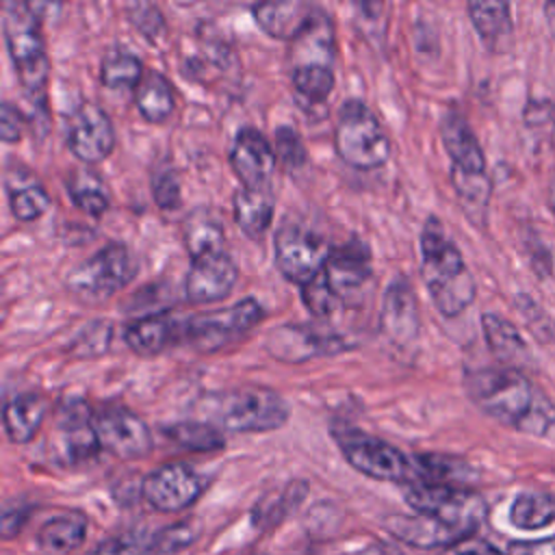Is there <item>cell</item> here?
Returning <instances> with one entry per match:
<instances>
[{
    "mask_svg": "<svg viewBox=\"0 0 555 555\" xmlns=\"http://www.w3.org/2000/svg\"><path fill=\"white\" fill-rule=\"evenodd\" d=\"M152 197L163 210L180 208L182 191L176 169H158L152 173Z\"/></svg>",
    "mask_w": 555,
    "mask_h": 555,
    "instance_id": "obj_44",
    "label": "cell"
},
{
    "mask_svg": "<svg viewBox=\"0 0 555 555\" xmlns=\"http://www.w3.org/2000/svg\"><path fill=\"white\" fill-rule=\"evenodd\" d=\"M165 436L193 453H208V451H219L225 447V438L219 427L212 423L204 421H180L173 425L165 427Z\"/></svg>",
    "mask_w": 555,
    "mask_h": 555,
    "instance_id": "obj_35",
    "label": "cell"
},
{
    "mask_svg": "<svg viewBox=\"0 0 555 555\" xmlns=\"http://www.w3.org/2000/svg\"><path fill=\"white\" fill-rule=\"evenodd\" d=\"M50 444L63 464H78L95 455L100 442L93 429V412L85 401L69 399L56 408Z\"/></svg>",
    "mask_w": 555,
    "mask_h": 555,
    "instance_id": "obj_15",
    "label": "cell"
},
{
    "mask_svg": "<svg viewBox=\"0 0 555 555\" xmlns=\"http://www.w3.org/2000/svg\"><path fill=\"white\" fill-rule=\"evenodd\" d=\"M525 121L529 128H553L555 126V106L548 100H531L525 108Z\"/></svg>",
    "mask_w": 555,
    "mask_h": 555,
    "instance_id": "obj_48",
    "label": "cell"
},
{
    "mask_svg": "<svg viewBox=\"0 0 555 555\" xmlns=\"http://www.w3.org/2000/svg\"><path fill=\"white\" fill-rule=\"evenodd\" d=\"M470 401L494 421L531 436H546L555 425V403L522 373L486 366L464 377Z\"/></svg>",
    "mask_w": 555,
    "mask_h": 555,
    "instance_id": "obj_1",
    "label": "cell"
},
{
    "mask_svg": "<svg viewBox=\"0 0 555 555\" xmlns=\"http://www.w3.org/2000/svg\"><path fill=\"white\" fill-rule=\"evenodd\" d=\"M440 137L442 145L451 158V173L464 176H483L486 173V156L483 150L470 130L464 115L457 111H447L440 119Z\"/></svg>",
    "mask_w": 555,
    "mask_h": 555,
    "instance_id": "obj_22",
    "label": "cell"
},
{
    "mask_svg": "<svg viewBox=\"0 0 555 555\" xmlns=\"http://www.w3.org/2000/svg\"><path fill=\"white\" fill-rule=\"evenodd\" d=\"M555 520V496L548 492H520L509 507V522L522 531H535Z\"/></svg>",
    "mask_w": 555,
    "mask_h": 555,
    "instance_id": "obj_34",
    "label": "cell"
},
{
    "mask_svg": "<svg viewBox=\"0 0 555 555\" xmlns=\"http://www.w3.org/2000/svg\"><path fill=\"white\" fill-rule=\"evenodd\" d=\"M173 319L169 312H152L130 321L124 327V340L130 351L139 356H156L160 353L169 340L173 338Z\"/></svg>",
    "mask_w": 555,
    "mask_h": 555,
    "instance_id": "obj_30",
    "label": "cell"
},
{
    "mask_svg": "<svg viewBox=\"0 0 555 555\" xmlns=\"http://www.w3.org/2000/svg\"><path fill=\"white\" fill-rule=\"evenodd\" d=\"M39 9V4L30 2H7L2 9L4 43L22 91L33 106H43L50 80V61L46 54Z\"/></svg>",
    "mask_w": 555,
    "mask_h": 555,
    "instance_id": "obj_4",
    "label": "cell"
},
{
    "mask_svg": "<svg viewBox=\"0 0 555 555\" xmlns=\"http://www.w3.org/2000/svg\"><path fill=\"white\" fill-rule=\"evenodd\" d=\"M182 238L191 260L225 249L223 223L210 208H195L184 217Z\"/></svg>",
    "mask_w": 555,
    "mask_h": 555,
    "instance_id": "obj_29",
    "label": "cell"
},
{
    "mask_svg": "<svg viewBox=\"0 0 555 555\" xmlns=\"http://www.w3.org/2000/svg\"><path fill=\"white\" fill-rule=\"evenodd\" d=\"M379 325L384 334L399 347H408L418 336V304L408 278L397 275L384 291Z\"/></svg>",
    "mask_w": 555,
    "mask_h": 555,
    "instance_id": "obj_19",
    "label": "cell"
},
{
    "mask_svg": "<svg viewBox=\"0 0 555 555\" xmlns=\"http://www.w3.org/2000/svg\"><path fill=\"white\" fill-rule=\"evenodd\" d=\"M262 306L254 297H245L223 310L193 317L184 325V336L195 349L210 353L247 334L262 321Z\"/></svg>",
    "mask_w": 555,
    "mask_h": 555,
    "instance_id": "obj_11",
    "label": "cell"
},
{
    "mask_svg": "<svg viewBox=\"0 0 555 555\" xmlns=\"http://www.w3.org/2000/svg\"><path fill=\"white\" fill-rule=\"evenodd\" d=\"M152 535L145 531H126L102 542L91 555H147Z\"/></svg>",
    "mask_w": 555,
    "mask_h": 555,
    "instance_id": "obj_43",
    "label": "cell"
},
{
    "mask_svg": "<svg viewBox=\"0 0 555 555\" xmlns=\"http://www.w3.org/2000/svg\"><path fill=\"white\" fill-rule=\"evenodd\" d=\"M481 330L483 338L490 347V351L496 356L501 366H509L516 371H522L533 362V356L520 336V332L501 314L486 312L481 317Z\"/></svg>",
    "mask_w": 555,
    "mask_h": 555,
    "instance_id": "obj_25",
    "label": "cell"
},
{
    "mask_svg": "<svg viewBox=\"0 0 555 555\" xmlns=\"http://www.w3.org/2000/svg\"><path fill=\"white\" fill-rule=\"evenodd\" d=\"M208 479L186 462H167L141 481V496L163 514L191 507L206 490Z\"/></svg>",
    "mask_w": 555,
    "mask_h": 555,
    "instance_id": "obj_13",
    "label": "cell"
},
{
    "mask_svg": "<svg viewBox=\"0 0 555 555\" xmlns=\"http://www.w3.org/2000/svg\"><path fill=\"white\" fill-rule=\"evenodd\" d=\"M314 4L288 0V2H260L254 7L256 24L275 39L293 41L306 26Z\"/></svg>",
    "mask_w": 555,
    "mask_h": 555,
    "instance_id": "obj_27",
    "label": "cell"
},
{
    "mask_svg": "<svg viewBox=\"0 0 555 555\" xmlns=\"http://www.w3.org/2000/svg\"><path fill=\"white\" fill-rule=\"evenodd\" d=\"M67 195L80 210H85L91 217L104 215L111 206L106 184L93 171L87 169L72 171V176L67 178Z\"/></svg>",
    "mask_w": 555,
    "mask_h": 555,
    "instance_id": "obj_36",
    "label": "cell"
},
{
    "mask_svg": "<svg viewBox=\"0 0 555 555\" xmlns=\"http://www.w3.org/2000/svg\"><path fill=\"white\" fill-rule=\"evenodd\" d=\"M28 514L30 512L24 505H7L4 512H2V538L9 540L15 533H20V529L24 527Z\"/></svg>",
    "mask_w": 555,
    "mask_h": 555,
    "instance_id": "obj_50",
    "label": "cell"
},
{
    "mask_svg": "<svg viewBox=\"0 0 555 555\" xmlns=\"http://www.w3.org/2000/svg\"><path fill=\"white\" fill-rule=\"evenodd\" d=\"M421 275L442 317L462 314L475 299V280L457 245L447 236L438 217H427L421 228Z\"/></svg>",
    "mask_w": 555,
    "mask_h": 555,
    "instance_id": "obj_2",
    "label": "cell"
},
{
    "mask_svg": "<svg viewBox=\"0 0 555 555\" xmlns=\"http://www.w3.org/2000/svg\"><path fill=\"white\" fill-rule=\"evenodd\" d=\"M4 189L7 199L13 217L17 221H35L50 208V195L46 186L39 182V178L22 167V165H9L4 171Z\"/></svg>",
    "mask_w": 555,
    "mask_h": 555,
    "instance_id": "obj_23",
    "label": "cell"
},
{
    "mask_svg": "<svg viewBox=\"0 0 555 555\" xmlns=\"http://www.w3.org/2000/svg\"><path fill=\"white\" fill-rule=\"evenodd\" d=\"M332 436L343 451V457L358 473L392 483H414L416 481V464L414 455L403 453L399 447L360 431L356 427L343 425L334 427Z\"/></svg>",
    "mask_w": 555,
    "mask_h": 555,
    "instance_id": "obj_7",
    "label": "cell"
},
{
    "mask_svg": "<svg viewBox=\"0 0 555 555\" xmlns=\"http://www.w3.org/2000/svg\"><path fill=\"white\" fill-rule=\"evenodd\" d=\"M264 347L271 358L286 364H301L349 349L347 340L340 334L312 323L280 325L267 334Z\"/></svg>",
    "mask_w": 555,
    "mask_h": 555,
    "instance_id": "obj_14",
    "label": "cell"
},
{
    "mask_svg": "<svg viewBox=\"0 0 555 555\" xmlns=\"http://www.w3.org/2000/svg\"><path fill=\"white\" fill-rule=\"evenodd\" d=\"M288 43V72L295 91L312 104L325 102L334 89L336 30L332 15L314 7L301 33Z\"/></svg>",
    "mask_w": 555,
    "mask_h": 555,
    "instance_id": "obj_3",
    "label": "cell"
},
{
    "mask_svg": "<svg viewBox=\"0 0 555 555\" xmlns=\"http://www.w3.org/2000/svg\"><path fill=\"white\" fill-rule=\"evenodd\" d=\"M251 555H264V553H251Z\"/></svg>",
    "mask_w": 555,
    "mask_h": 555,
    "instance_id": "obj_54",
    "label": "cell"
},
{
    "mask_svg": "<svg viewBox=\"0 0 555 555\" xmlns=\"http://www.w3.org/2000/svg\"><path fill=\"white\" fill-rule=\"evenodd\" d=\"M67 147L87 165L104 160L115 147V128L108 113L95 102L78 104L67 119Z\"/></svg>",
    "mask_w": 555,
    "mask_h": 555,
    "instance_id": "obj_16",
    "label": "cell"
},
{
    "mask_svg": "<svg viewBox=\"0 0 555 555\" xmlns=\"http://www.w3.org/2000/svg\"><path fill=\"white\" fill-rule=\"evenodd\" d=\"M518 306H520V312L531 330V334L546 347L555 349V319L548 317L533 299L529 297H520L518 299Z\"/></svg>",
    "mask_w": 555,
    "mask_h": 555,
    "instance_id": "obj_42",
    "label": "cell"
},
{
    "mask_svg": "<svg viewBox=\"0 0 555 555\" xmlns=\"http://www.w3.org/2000/svg\"><path fill=\"white\" fill-rule=\"evenodd\" d=\"M89 520L82 512H63L46 520L37 531V546L46 555H67L87 538Z\"/></svg>",
    "mask_w": 555,
    "mask_h": 555,
    "instance_id": "obj_28",
    "label": "cell"
},
{
    "mask_svg": "<svg viewBox=\"0 0 555 555\" xmlns=\"http://www.w3.org/2000/svg\"><path fill=\"white\" fill-rule=\"evenodd\" d=\"M384 527L390 535H395L399 542L414 546V548H451L460 544L466 538H473L464 533L462 529L442 522L434 516L425 514H395L384 520Z\"/></svg>",
    "mask_w": 555,
    "mask_h": 555,
    "instance_id": "obj_20",
    "label": "cell"
},
{
    "mask_svg": "<svg viewBox=\"0 0 555 555\" xmlns=\"http://www.w3.org/2000/svg\"><path fill=\"white\" fill-rule=\"evenodd\" d=\"M468 15L481 41L490 50H505L512 41V17L507 2H468Z\"/></svg>",
    "mask_w": 555,
    "mask_h": 555,
    "instance_id": "obj_32",
    "label": "cell"
},
{
    "mask_svg": "<svg viewBox=\"0 0 555 555\" xmlns=\"http://www.w3.org/2000/svg\"><path fill=\"white\" fill-rule=\"evenodd\" d=\"M50 412V401L39 392H20L4 401L2 423L11 442L24 444L35 438Z\"/></svg>",
    "mask_w": 555,
    "mask_h": 555,
    "instance_id": "obj_24",
    "label": "cell"
},
{
    "mask_svg": "<svg viewBox=\"0 0 555 555\" xmlns=\"http://www.w3.org/2000/svg\"><path fill=\"white\" fill-rule=\"evenodd\" d=\"M143 76V61L132 52L119 50L102 61L100 80L108 89H137Z\"/></svg>",
    "mask_w": 555,
    "mask_h": 555,
    "instance_id": "obj_38",
    "label": "cell"
},
{
    "mask_svg": "<svg viewBox=\"0 0 555 555\" xmlns=\"http://www.w3.org/2000/svg\"><path fill=\"white\" fill-rule=\"evenodd\" d=\"M199 408L225 431L264 434L286 425L291 416L288 401L267 386H238L212 392L202 399Z\"/></svg>",
    "mask_w": 555,
    "mask_h": 555,
    "instance_id": "obj_5",
    "label": "cell"
},
{
    "mask_svg": "<svg viewBox=\"0 0 555 555\" xmlns=\"http://www.w3.org/2000/svg\"><path fill=\"white\" fill-rule=\"evenodd\" d=\"M93 429L100 449L117 460H139L145 457L154 438L147 423L132 410L124 405H104L93 412Z\"/></svg>",
    "mask_w": 555,
    "mask_h": 555,
    "instance_id": "obj_12",
    "label": "cell"
},
{
    "mask_svg": "<svg viewBox=\"0 0 555 555\" xmlns=\"http://www.w3.org/2000/svg\"><path fill=\"white\" fill-rule=\"evenodd\" d=\"M405 503L414 514L434 516L473 535L486 518V501L470 488L442 483H408L403 490Z\"/></svg>",
    "mask_w": 555,
    "mask_h": 555,
    "instance_id": "obj_9",
    "label": "cell"
},
{
    "mask_svg": "<svg viewBox=\"0 0 555 555\" xmlns=\"http://www.w3.org/2000/svg\"><path fill=\"white\" fill-rule=\"evenodd\" d=\"M137 108L150 124H163L173 115L176 93L160 72H147L137 87Z\"/></svg>",
    "mask_w": 555,
    "mask_h": 555,
    "instance_id": "obj_33",
    "label": "cell"
},
{
    "mask_svg": "<svg viewBox=\"0 0 555 555\" xmlns=\"http://www.w3.org/2000/svg\"><path fill=\"white\" fill-rule=\"evenodd\" d=\"M323 273L343 304L356 297L371 280V254L366 243L351 241L332 247Z\"/></svg>",
    "mask_w": 555,
    "mask_h": 555,
    "instance_id": "obj_21",
    "label": "cell"
},
{
    "mask_svg": "<svg viewBox=\"0 0 555 555\" xmlns=\"http://www.w3.org/2000/svg\"><path fill=\"white\" fill-rule=\"evenodd\" d=\"M358 555H401V553H397V551H392V548H388L384 544H373L366 551H360Z\"/></svg>",
    "mask_w": 555,
    "mask_h": 555,
    "instance_id": "obj_52",
    "label": "cell"
},
{
    "mask_svg": "<svg viewBox=\"0 0 555 555\" xmlns=\"http://www.w3.org/2000/svg\"><path fill=\"white\" fill-rule=\"evenodd\" d=\"M197 538V529L191 520H182L176 522L171 527L160 529L158 533L152 535V544H150V553L156 555H173L178 551L189 548Z\"/></svg>",
    "mask_w": 555,
    "mask_h": 555,
    "instance_id": "obj_41",
    "label": "cell"
},
{
    "mask_svg": "<svg viewBox=\"0 0 555 555\" xmlns=\"http://www.w3.org/2000/svg\"><path fill=\"white\" fill-rule=\"evenodd\" d=\"M273 210H275V195L271 186H264V189L241 186L232 197L234 221L238 230L251 241H260L267 234L273 221Z\"/></svg>",
    "mask_w": 555,
    "mask_h": 555,
    "instance_id": "obj_26",
    "label": "cell"
},
{
    "mask_svg": "<svg viewBox=\"0 0 555 555\" xmlns=\"http://www.w3.org/2000/svg\"><path fill=\"white\" fill-rule=\"evenodd\" d=\"M507 555H555V538L512 542Z\"/></svg>",
    "mask_w": 555,
    "mask_h": 555,
    "instance_id": "obj_49",
    "label": "cell"
},
{
    "mask_svg": "<svg viewBox=\"0 0 555 555\" xmlns=\"http://www.w3.org/2000/svg\"><path fill=\"white\" fill-rule=\"evenodd\" d=\"M334 147L353 169H377L390 156V139L375 113L360 98L340 104L334 124Z\"/></svg>",
    "mask_w": 555,
    "mask_h": 555,
    "instance_id": "obj_6",
    "label": "cell"
},
{
    "mask_svg": "<svg viewBox=\"0 0 555 555\" xmlns=\"http://www.w3.org/2000/svg\"><path fill=\"white\" fill-rule=\"evenodd\" d=\"M332 245L299 223H284L275 234V267L293 284H308L327 264Z\"/></svg>",
    "mask_w": 555,
    "mask_h": 555,
    "instance_id": "obj_10",
    "label": "cell"
},
{
    "mask_svg": "<svg viewBox=\"0 0 555 555\" xmlns=\"http://www.w3.org/2000/svg\"><path fill=\"white\" fill-rule=\"evenodd\" d=\"M275 165V147L260 130L245 126L236 132L230 147V167L245 189L271 186Z\"/></svg>",
    "mask_w": 555,
    "mask_h": 555,
    "instance_id": "obj_17",
    "label": "cell"
},
{
    "mask_svg": "<svg viewBox=\"0 0 555 555\" xmlns=\"http://www.w3.org/2000/svg\"><path fill=\"white\" fill-rule=\"evenodd\" d=\"M139 273V262L128 245L113 241L72 267L65 286L82 301H104L126 288Z\"/></svg>",
    "mask_w": 555,
    "mask_h": 555,
    "instance_id": "obj_8",
    "label": "cell"
},
{
    "mask_svg": "<svg viewBox=\"0 0 555 555\" xmlns=\"http://www.w3.org/2000/svg\"><path fill=\"white\" fill-rule=\"evenodd\" d=\"M126 17L130 24L150 41L158 43L167 35V24L160 9L152 2H134L126 7Z\"/></svg>",
    "mask_w": 555,
    "mask_h": 555,
    "instance_id": "obj_40",
    "label": "cell"
},
{
    "mask_svg": "<svg viewBox=\"0 0 555 555\" xmlns=\"http://www.w3.org/2000/svg\"><path fill=\"white\" fill-rule=\"evenodd\" d=\"M447 555H505L499 548H494L490 542L479 540V538H466L460 544L451 546Z\"/></svg>",
    "mask_w": 555,
    "mask_h": 555,
    "instance_id": "obj_51",
    "label": "cell"
},
{
    "mask_svg": "<svg viewBox=\"0 0 555 555\" xmlns=\"http://www.w3.org/2000/svg\"><path fill=\"white\" fill-rule=\"evenodd\" d=\"M548 204H551V210L555 212V178H553V182L548 184Z\"/></svg>",
    "mask_w": 555,
    "mask_h": 555,
    "instance_id": "obj_53",
    "label": "cell"
},
{
    "mask_svg": "<svg viewBox=\"0 0 555 555\" xmlns=\"http://www.w3.org/2000/svg\"><path fill=\"white\" fill-rule=\"evenodd\" d=\"M301 301L314 317H321V319L334 314L343 304L323 271L314 280L301 286Z\"/></svg>",
    "mask_w": 555,
    "mask_h": 555,
    "instance_id": "obj_39",
    "label": "cell"
},
{
    "mask_svg": "<svg viewBox=\"0 0 555 555\" xmlns=\"http://www.w3.org/2000/svg\"><path fill=\"white\" fill-rule=\"evenodd\" d=\"M236 280L238 267L228 249H223L191 260L184 293L191 304H215L230 295Z\"/></svg>",
    "mask_w": 555,
    "mask_h": 555,
    "instance_id": "obj_18",
    "label": "cell"
},
{
    "mask_svg": "<svg viewBox=\"0 0 555 555\" xmlns=\"http://www.w3.org/2000/svg\"><path fill=\"white\" fill-rule=\"evenodd\" d=\"M22 130H24L22 113L11 102H2V106H0V134H2V141H7V143L20 141Z\"/></svg>",
    "mask_w": 555,
    "mask_h": 555,
    "instance_id": "obj_47",
    "label": "cell"
},
{
    "mask_svg": "<svg viewBox=\"0 0 555 555\" xmlns=\"http://www.w3.org/2000/svg\"><path fill=\"white\" fill-rule=\"evenodd\" d=\"M275 154L288 169H297L306 163V145L299 132L291 126H280L275 130Z\"/></svg>",
    "mask_w": 555,
    "mask_h": 555,
    "instance_id": "obj_46",
    "label": "cell"
},
{
    "mask_svg": "<svg viewBox=\"0 0 555 555\" xmlns=\"http://www.w3.org/2000/svg\"><path fill=\"white\" fill-rule=\"evenodd\" d=\"M451 184L455 189V195L466 212L475 223H483L490 193H492V182L488 173L483 176H464V173H451Z\"/></svg>",
    "mask_w": 555,
    "mask_h": 555,
    "instance_id": "obj_37",
    "label": "cell"
},
{
    "mask_svg": "<svg viewBox=\"0 0 555 555\" xmlns=\"http://www.w3.org/2000/svg\"><path fill=\"white\" fill-rule=\"evenodd\" d=\"M416 481L414 483H442V486H460L468 488L477 479V470L453 455L442 453H416Z\"/></svg>",
    "mask_w": 555,
    "mask_h": 555,
    "instance_id": "obj_31",
    "label": "cell"
},
{
    "mask_svg": "<svg viewBox=\"0 0 555 555\" xmlns=\"http://www.w3.org/2000/svg\"><path fill=\"white\" fill-rule=\"evenodd\" d=\"M306 492H308L306 481H291V483L278 494V499H275L269 507H262V514H260L262 522H267V525L282 522V518H284L288 512H293V509L304 501Z\"/></svg>",
    "mask_w": 555,
    "mask_h": 555,
    "instance_id": "obj_45",
    "label": "cell"
}]
</instances>
